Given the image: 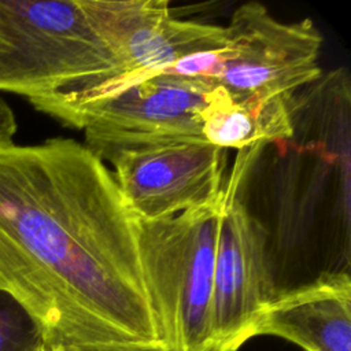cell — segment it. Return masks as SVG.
<instances>
[{"label": "cell", "instance_id": "5bb4252c", "mask_svg": "<svg viewBox=\"0 0 351 351\" xmlns=\"http://www.w3.org/2000/svg\"><path fill=\"white\" fill-rule=\"evenodd\" d=\"M44 351H67L63 346L60 344H55V343H44Z\"/></svg>", "mask_w": 351, "mask_h": 351}, {"label": "cell", "instance_id": "8992f818", "mask_svg": "<svg viewBox=\"0 0 351 351\" xmlns=\"http://www.w3.org/2000/svg\"><path fill=\"white\" fill-rule=\"evenodd\" d=\"M100 5L118 58L114 75L88 90L51 96L34 106L64 126L82 108L180 59L219 49L226 40L225 26L174 18L167 0H100Z\"/></svg>", "mask_w": 351, "mask_h": 351}, {"label": "cell", "instance_id": "8fae6325", "mask_svg": "<svg viewBox=\"0 0 351 351\" xmlns=\"http://www.w3.org/2000/svg\"><path fill=\"white\" fill-rule=\"evenodd\" d=\"M44 336L30 315L0 291V351H44Z\"/></svg>", "mask_w": 351, "mask_h": 351}, {"label": "cell", "instance_id": "ba28073f", "mask_svg": "<svg viewBox=\"0 0 351 351\" xmlns=\"http://www.w3.org/2000/svg\"><path fill=\"white\" fill-rule=\"evenodd\" d=\"M215 86L174 75L154 74L82 108L66 126L85 136H196L202 111Z\"/></svg>", "mask_w": 351, "mask_h": 351}, {"label": "cell", "instance_id": "7a4b0ae2", "mask_svg": "<svg viewBox=\"0 0 351 351\" xmlns=\"http://www.w3.org/2000/svg\"><path fill=\"white\" fill-rule=\"evenodd\" d=\"M117 67L97 0H0V92L32 103L88 90Z\"/></svg>", "mask_w": 351, "mask_h": 351}, {"label": "cell", "instance_id": "6da1fadb", "mask_svg": "<svg viewBox=\"0 0 351 351\" xmlns=\"http://www.w3.org/2000/svg\"><path fill=\"white\" fill-rule=\"evenodd\" d=\"M0 291L67 351L159 343L137 218L85 144L0 143Z\"/></svg>", "mask_w": 351, "mask_h": 351}, {"label": "cell", "instance_id": "4fadbf2b", "mask_svg": "<svg viewBox=\"0 0 351 351\" xmlns=\"http://www.w3.org/2000/svg\"><path fill=\"white\" fill-rule=\"evenodd\" d=\"M74 351H174L162 343H151V344H125V346H95L80 348Z\"/></svg>", "mask_w": 351, "mask_h": 351}, {"label": "cell", "instance_id": "30bf717a", "mask_svg": "<svg viewBox=\"0 0 351 351\" xmlns=\"http://www.w3.org/2000/svg\"><path fill=\"white\" fill-rule=\"evenodd\" d=\"M291 96L233 100L215 86L202 111V134L219 148L248 149L288 140L293 134Z\"/></svg>", "mask_w": 351, "mask_h": 351}, {"label": "cell", "instance_id": "52a82bcc", "mask_svg": "<svg viewBox=\"0 0 351 351\" xmlns=\"http://www.w3.org/2000/svg\"><path fill=\"white\" fill-rule=\"evenodd\" d=\"M252 152L236 162L225 185L214 263L210 351H237L254 337L262 311L280 292L267 255L266 230L237 196Z\"/></svg>", "mask_w": 351, "mask_h": 351}, {"label": "cell", "instance_id": "277c9868", "mask_svg": "<svg viewBox=\"0 0 351 351\" xmlns=\"http://www.w3.org/2000/svg\"><path fill=\"white\" fill-rule=\"evenodd\" d=\"M222 48L180 59L176 75L222 88L233 100L292 95L321 75L322 36L310 18L280 22L258 3L241 4Z\"/></svg>", "mask_w": 351, "mask_h": 351}, {"label": "cell", "instance_id": "3957f363", "mask_svg": "<svg viewBox=\"0 0 351 351\" xmlns=\"http://www.w3.org/2000/svg\"><path fill=\"white\" fill-rule=\"evenodd\" d=\"M221 203L140 221L138 250L158 341L174 351L211 350V303Z\"/></svg>", "mask_w": 351, "mask_h": 351}, {"label": "cell", "instance_id": "7c38bea8", "mask_svg": "<svg viewBox=\"0 0 351 351\" xmlns=\"http://www.w3.org/2000/svg\"><path fill=\"white\" fill-rule=\"evenodd\" d=\"M16 130L18 125L11 107L0 99V143L14 141Z\"/></svg>", "mask_w": 351, "mask_h": 351}, {"label": "cell", "instance_id": "9c48e42d", "mask_svg": "<svg viewBox=\"0 0 351 351\" xmlns=\"http://www.w3.org/2000/svg\"><path fill=\"white\" fill-rule=\"evenodd\" d=\"M271 335L304 351H351V278L325 271L315 280L281 291L262 311L254 336Z\"/></svg>", "mask_w": 351, "mask_h": 351}, {"label": "cell", "instance_id": "5b68a950", "mask_svg": "<svg viewBox=\"0 0 351 351\" xmlns=\"http://www.w3.org/2000/svg\"><path fill=\"white\" fill-rule=\"evenodd\" d=\"M85 145L112 165L134 217L156 221L218 204L225 197L226 149L196 136H85Z\"/></svg>", "mask_w": 351, "mask_h": 351}]
</instances>
